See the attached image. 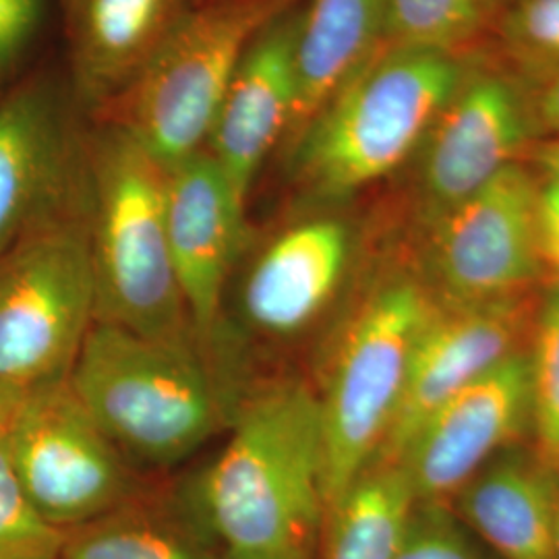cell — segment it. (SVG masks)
I'll return each instance as SVG.
<instances>
[{
	"instance_id": "16",
	"label": "cell",
	"mask_w": 559,
	"mask_h": 559,
	"mask_svg": "<svg viewBox=\"0 0 559 559\" xmlns=\"http://www.w3.org/2000/svg\"><path fill=\"white\" fill-rule=\"evenodd\" d=\"M353 258V230L338 216L288 224L260 251L240 290L245 321L270 338H290L336 297Z\"/></svg>"
},
{
	"instance_id": "15",
	"label": "cell",
	"mask_w": 559,
	"mask_h": 559,
	"mask_svg": "<svg viewBox=\"0 0 559 559\" xmlns=\"http://www.w3.org/2000/svg\"><path fill=\"white\" fill-rule=\"evenodd\" d=\"M302 7L272 21L249 46L222 98L205 152L247 216L251 189L272 152L280 150L295 106V46Z\"/></svg>"
},
{
	"instance_id": "11",
	"label": "cell",
	"mask_w": 559,
	"mask_h": 559,
	"mask_svg": "<svg viewBox=\"0 0 559 559\" xmlns=\"http://www.w3.org/2000/svg\"><path fill=\"white\" fill-rule=\"evenodd\" d=\"M73 108L44 78L0 100V255L80 195L85 129Z\"/></svg>"
},
{
	"instance_id": "28",
	"label": "cell",
	"mask_w": 559,
	"mask_h": 559,
	"mask_svg": "<svg viewBox=\"0 0 559 559\" xmlns=\"http://www.w3.org/2000/svg\"><path fill=\"white\" fill-rule=\"evenodd\" d=\"M44 0H0V75H4L34 40Z\"/></svg>"
},
{
	"instance_id": "3",
	"label": "cell",
	"mask_w": 559,
	"mask_h": 559,
	"mask_svg": "<svg viewBox=\"0 0 559 559\" xmlns=\"http://www.w3.org/2000/svg\"><path fill=\"white\" fill-rule=\"evenodd\" d=\"M85 216L98 320L200 348L168 247L166 168L110 122L85 129Z\"/></svg>"
},
{
	"instance_id": "26",
	"label": "cell",
	"mask_w": 559,
	"mask_h": 559,
	"mask_svg": "<svg viewBox=\"0 0 559 559\" xmlns=\"http://www.w3.org/2000/svg\"><path fill=\"white\" fill-rule=\"evenodd\" d=\"M394 559H498L445 503H417Z\"/></svg>"
},
{
	"instance_id": "33",
	"label": "cell",
	"mask_w": 559,
	"mask_h": 559,
	"mask_svg": "<svg viewBox=\"0 0 559 559\" xmlns=\"http://www.w3.org/2000/svg\"><path fill=\"white\" fill-rule=\"evenodd\" d=\"M556 558L559 559V475H558V528H556Z\"/></svg>"
},
{
	"instance_id": "21",
	"label": "cell",
	"mask_w": 559,
	"mask_h": 559,
	"mask_svg": "<svg viewBox=\"0 0 559 559\" xmlns=\"http://www.w3.org/2000/svg\"><path fill=\"white\" fill-rule=\"evenodd\" d=\"M400 462L376 459L328 512L325 559H394L417 508Z\"/></svg>"
},
{
	"instance_id": "18",
	"label": "cell",
	"mask_w": 559,
	"mask_h": 559,
	"mask_svg": "<svg viewBox=\"0 0 559 559\" xmlns=\"http://www.w3.org/2000/svg\"><path fill=\"white\" fill-rule=\"evenodd\" d=\"M558 475L539 454L503 450L450 508L498 559H558Z\"/></svg>"
},
{
	"instance_id": "4",
	"label": "cell",
	"mask_w": 559,
	"mask_h": 559,
	"mask_svg": "<svg viewBox=\"0 0 559 559\" xmlns=\"http://www.w3.org/2000/svg\"><path fill=\"white\" fill-rule=\"evenodd\" d=\"M67 381L129 459L175 464L221 427V394L195 344L96 320Z\"/></svg>"
},
{
	"instance_id": "23",
	"label": "cell",
	"mask_w": 559,
	"mask_h": 559,
	"mask_svg": "<svg viewBox=\"0 0 559 559\" xmlns=\"http://www.w3.org/2000/svg\"><path fill=\"white\" fill-rule=\"evenodd\" d=\"M531 367V429L537 454L559 471V276L547 290L533 328Z\"/></svg>"
},
{
	"instance_id": "34",
	"label": "cell",
	"mask_w": 559,
	"mask_h": 559,
	"mask_svg": "<svg viewBox=\"0 0 559 559\" xmlns=\"http://www.w3.org/2000/svg\"><path fill=\"white\" fill-rule=\"evenodd\" d=\"M501 2V7H503V4H506V2H508V0H500Z\"/></svg>"
},
{
	"instance_id": "6",
	"label": "cell",
	"mask_w": 559,
	"mask_h": 559,
	"mask_svg": "<svg viewBox=\"0 0 559 559\" xmlns=\"http://www.w3.org/2000/svg\"><path fill=\"white\" fill-rule=\"evenodd\" d=\"M436 297L425 280L390 272L348 321L320 399L328 512L378 459L396 417L411 357Z\"/></svg>"
},
{
	"instance_id": "30",
	"label": "cell",
	"mask_w": 559,
	"mask_h": 559,
	"mask_svg": "<svg viewBox=\"0 0 559 559\" xmlns=\"http://www.w3.org/2000/svg\"><path fill=\"white\" fill-rule=\"evenodd\" d=\"M540 251L545 265H551L559 276V226L540 216Z\"/></svg>"
},
{
	"instance_id": "13",
	"label": "cell",
	"mask_w": 559,
	"mask_h": 559,
	"mask_svg": "<svg viewBox=\"0 0 559 559\" xmlns=\"http://www.w3.org/2000/svg\"><path fill=\"white\" fill-rule=\"evenodd\" d=\"M526 323V295L483 302L436 300L415 342L399 411L378 459L396 462L445 400L522 350Z\"/></svg>"
},
{
	"instance_id": "24",
	"label": "cell",
	"mask_w": 559,
	"mask_h": 559,
	"mask_svg": "<svg viewBox=\"0 0 559 559\" xmlns=\"http://www.w3.org/2000/svg\"><path fill=\"white\" fill-rule=\"evenodd\" d=\"M64 535L32 506L0 433V559H59Z\"/></svg>"
},
{
	"instance_id": "27",
	"label": "cell",
	"mask_w": 559,
	"mask_h": 559,
	"mask_svg": "<svg viewBox=\"0 0 559 559\" xmlns=\"http://www.w3.org/2000/svg\"><path fill=\"white\" fill-rule=\"evenodd\" d=\"M512 71L526 100L535 141L559 138V67Z\"/></svg>"
},
{
	"instance_id": "17",
	"label": "cell",
	"mask_w": 559,
	"mask_h": 559,
	"mask_svg": "<svg viewBox=\"0 0 559 559\" xmlns=\"http://www.w3.org/2000/svg\"><path fill=\"white\" fill-rule=\"evenodd\" d=\"M71 98L96 119L140 80L162 44L201 0H59Z\"/></svg>"
},
{
	"instance_id": "32",
	"label": "cell",
	"mask_w": 559,
	"mask_h": 559,
	"mask_svg": "<svg viewBox=\"0 0 559 559\" xmlns=\"http://www.w3.org/2000/svg\"><path fill=\"white\" fill-rule=\"evenodd\" d=\"M21 399H23L21 392L0 383V433L7 431L9 423L13 419L17 406H20Z\"/></svg>"
},
{
	"instance_id": "20",
	"label": "cell",
	"mask_w": 559,
	"mask_h": 559,
	"mask_svg": "<svg viewBox=\"0 0 559 559\" xmlns=\"http://www.w3.org/2000/svg\"><path fill=\"white\" fill-rule=\"evenodd\" d=\"M59 559H222L218 540L187 493L141 491L64 535Z\"/></svg>"
},
{
	"instance_id": "8",
	"label": "cell",
	"mask_w": 559,
	"mask_h": 559,
	"mask_svg": "<svg viewBox=\"0 0 559 559\" xmlns=\"http://www.w3.org/2000/svg\"><path fill=\"white\" fill-rule=\"evenodd\" d=\"M4 441L25 496L62 533L143 491L129 456L92 419L67 380L25 392Z\"/></svg>"
},
{
	"instance_id": "7",
	"label": "cell",
	"mask_w": 559,
	"mask_h": 559,
	"mask_svg": "<svg viewBox=\"0 0 559 559\" xmlns=\"http://www.w3.org/2000/svg\"><path fill=\"white\" fill-rule=\"evenodd\" d=\"M98 320V282L80 195L0 255V383L21 394L67 380Z\"/></svg>"
},
{
	"instance_id": "19",
	"label": "cell",
	"mask_w": 559,
	"mask_h": 559,
	"mask_svg": "<svg viewBox=\"0 0 559 559\" xmlns=\"http://www.w3.org/2000/svg\"><path fill=\"white\" fill-rule=\"evenodd\" d=\"M383 0H311L295 46V106L280 152L299 140L381 46Z\"/></svg>"
},
{
	"instance_id": "2",
	"label": "cell",
	"mask_w": 559,
	"mask_h": 559,
	"mask_svg": "<svg viewBox=\"0 0 559 559\" xmlns=\"http://www.w3.org/2000/svg\"><path fill=\"white\" fill-rule=\"evenodd\" d=\"M471 60L380 46L284 152L300 193L336 203L392 175L419 150Z\"/></svg>"
},
{
	"instance_id": "14",
	"label": "cell",
	"mask_w": 559,
	"mask_h": 559,
	"mask_svg": "<svg viewBox=\"0 0 559 559\" xmlns=\"http://www.w3.org/2000/svg\"><path fill=\"white\" fill-rule=\"evenodd\" d=\"M166 235L187 318L203 350L221 325L224 286L249 235L247 216L205 150L166 170Z\"/></svg>"
},
{
	"instance_id": "10",
	"label": "cell",
	"mask_w": 559,
	"mask_h": 559,
	"mask_svg": "<svg viewBox=\"0 0 559 559\" xmlns=\"http://www.w3.org/2000/svg\"><path fill=\"white\" fill-rule=\"evenodd\" d=\"M535 141L526 100L512 69L477 59L419 145L420 224L473 195Z\"/></svg>"
},
{
	"instance_id": "9",
	"label": "cell",
	"mask_w": 559,
	"mask_h": 559,
	"mask_svg": "<svg viewBox=\"0 0 559 559\" xmlns=\"http://www.w3.org/2000/svg\"><path fill=\"white\" fill-rule=\"evenodd\" d=\"M539 193V180L514 162L425 224V282L438 302L526 295L545 267Z\"/></svg>"
},
{
	"instance_id": "31",
	"label": "cell",
	"mask_w": 559,
	"mask_h": 559,
	"mask_svg": "<svg viewBox=\"0 0 559 559\" xmlns=\"http://www.w3.org/2000/svg\"><path fill=\"white\" fill-rule=\"evenodd\" d=\"M539 200L543 221L559 226V179H545V182H540Z\"/></svg>"
},
{
	"instance_id": "12",
	"label": "cell",
	"mask_w": 559,
	"mask_h": 559,
	"mask_svg": "<svg viewBox=\"0 0 559 559\" xmlns=\"http://www.w3.org/2000/svg\"><path fill=\"white\" fill-rule=\"evenodd\" d=\"M531 427L528 353L501 360L429 415L396 462L419 503L450 506L460 489Z\"/></svg>"
},
{
	"instance_id": "1",
	"label": "cell",
	"mask_w": 559,
	"mask_h": 559,
	"mask_svg": "<svg viewBox=\"0 0 559 559\" xmlns=\"http://www.w3.org/2000/svg\"><path fill=\"white\" fill-rule=\"evenodd\" d=\"M191 493L222 559H316L328 522L320 399L274 381L240 404Z\"/></svg>"
},
{
	"instance_id": "22",
	"label": "cell",
	"mask_w": 559,
	"mask_h": 559,
	"mask_svg": "<svg viewBox=\"0 0 559 559\" xmlns=\"http://www.w3.org/2000/svg\"><path fill=\"white\" fill-rule=\"evenodd\" d=\"M500 11V0H383L381 46L466 55Z\"/></svg>"
},
{
	"instance_id": "5",
	"label": "cell",
	"mask_w": 559,
	"mask_h": 559,
	"mask_svg": "<svg viewBox=\"0 0 559 559\" xmlns=\"http://www.w3.org/2000/svg\"><path fill=\"white\" fill-rule=\"evenodd\" d=\"M299 0H201L119 100L96 117L133 135L166 170L205 150L222 98L261 32Z\"/></svg>"
},
{
	"instance_id": "25",
	"label": "cell",
	"mask_w": 559,
	"mask_h": 559,
	"mask_svg": "<svg viewBox=\"0 0 559 559\" xmlns=\"http://www.w3.org/2000/svg\"><path fill=\"white\" fill-rule=\"evenodd\" d=\"M496 25L512 69L559 67V0H508Z\"/></svg>"
},
{
	"instance_id": "29",
	"label": "cell",
	"mask_w": 559,
	"mask_h": 559,
	"mask_svg": "<svg viewBox=\"0 0 559 559\" xmlns=\"http://www.w3.org/2000/svg\"><path fill=\"white\" fill-rule=\"evenodd\" d=\"M520 162L535 166L545 179H559V138L533 141Z\"/></svg>"
}]
</instances>
